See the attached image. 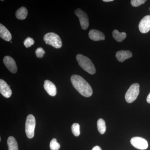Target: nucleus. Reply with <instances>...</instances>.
Segmentation results:
<instances>
[{
	"instance_id": "obj_10",
	"label": "nucleus",
	"mask_w": 150,
	"mask_h": 150,
	"mask_svg": "<svg viewBox=\"0 0 150 150\" xmlns=\"http://www.w3.org/2000/svg\"><path fill=\"white\" fill-rule=\"evenodd\" d=\"M0 93L6 98L10 97L12 93L10 86L8 85L5 81L2 79L0 80Z\"/></svg>"
},
{
	"instance_id": "obj_23",
	"label": "nucleus",
	"mask_w": 150,
	"mask_h": 150,
	"mask_svg": "<svg viewBox=\"0 0 150 150\" xmlns=\"http://www.w3.org/2000/svg\"><path fill=\"white\" fill-rule=\"evenodd\" d=\"M45 54V51L42 48H38L35 51V54L38 58H42Z\"/></svg>"
},
{
	"instance_id": "obj_8",
	"label": "nucleus",
	"mask_w": 150,
	"mask_h": 150,
	"mask_svg": "<svg viewBox=\"0 0 150 150\" xmlns=\"http://www.w3.org/2000/svg\"><path fill=\"white\" fill-rule=\"evenodd\" d=\"M3 62L8 69L13 74H16L17 71V67L15 61L12 57L6 56L3 59Z\"/></svg>"
},
{
	"instance_id": "obj_16",
	"label": "nucleus",
	"mask_w": 150,
	"mask_h": 150,
	"mask_svg": "<svg viewBox=\"0 0 150 150\" xmlns=\"http://www.w3.org/2000/svg\"><path fill=\"white\" fill-rule=\"evenodd\" d=\"M112 37L115 40L121 42L123 41L126 37V33L125 32H119L117 30H114L112 32Z\"/></svg>"
},
{
	"instance_id": "obj_22",
	"label": "nucleus",
	"mask_w": 150,
	"mask_h": 150,
	"mask_svg": "<svg viewBox=\"0 0 150 150\" xmlns=\"http://www.w3.org/2000/svg\"><path fill=\"white\" fill-rule=\"evenodd\" d=\"M145 0H131V4L134 7H139L146 2Z\"/></svg>"
},
{
	"instance_id": "obj_15",
	"label": "nucleus",
	"mask_w": 150,
	"mask_h": 150,
	"mask_svg": "<svg viewBox=\"0 0 150 150\" xmlns=\"http://www.w3.org/2000/svg\"><path fill=\"white\" fill-rule=\"evenodd\" d=\"M28 12L27 8L25 7H21L18 9L16 13V16L18 19L24 20L26 18Z\"/></svg>"
},
{
	"instance_id": "obj_9",
	"label": "nucleus",
	"mask_w": 150,
	"mask_h": 150,
	"mask_svg": "<svg viewBox=\"0 0 150 150\" xmlns=\"http://www.w3.org/2000/svg\"><path fill=\"white\" fill-rule=\"evenodd\" d=\"M140 32L146 33L150 30V16H145L140 21L139 25Z\"/></svg>"
},
{
	"instance_id": "obj_5",
	"label": "nucleus",
	"mask_w": 150,
	"mask_h": 150,
	"mask_svg": "<svg viewBox=\"0 0 150 150\" xmlns=\"http://www.w3.org/2000/svg\"><path fill=\"white\" fill-rule=\"evenodd\" d=\"M25 131L28 138L32 139L34 136L35 126V119L33 115L30 114L26 118Z\"/></svg>"
},
{
	"instance_id": "obj_20",
	"label": "nucleus",
	"mask_w": 150,
	"mask_h": 150,
	"mask_svg": "<svg viewBox=\"0 0 150 150\" xmlns=\"http://www.w3.org/2000/svg\"><path fill=\"white\" fill-rule=\"evenodd\" d=\"M50 148L51 150H59L60 149V145L56 139H53L51 140L50 144Z\"/></svg>"
},
{
	"instance_id": "obj_3",
	"label": "nucleus",
	"mask_w": 150,
	"mask_h": 150,
	"mask_svg": "<svg viewBox=\"0 0 150 150\" xmlns=\"http://www.w3.org/2000/svg\"><path fill=\"white\" fill-rule=\"evenodd\" d=\"M46 44L51 45L56 48H60L62 47V40L59 35L54 33H46L43 37Z\"/></svg>"
},
{
	"instance_id": "obj_4",
	"label": "nucleus",
	"mask_w": 150,
	"mask_h": 150,
	"mask_svg": "<svg viewBox=\"0 0 150 150\" xmlns=\"http://www.w3.org/2000/svg\"><path fill=\"white\" fill-rule=\"evenodd\" d=\"M140 86L138 83L131 85L125 94V99L127 102L131 103L135 101L139 94Z\"/></svg>"
},
{
	"instance_id": "obj_25",
	"label": "nucleus",
	"mask_w": 150,
	"mask_h": 150,
	"mask_svg": "<svg viewBox=\"0 0 150 150\" xmlns=\"http://www.w3.org/2000/svg\"><path fill=\"white\" fill-rule=\"evenodd\" d=\"M146 100L148 103H150V93L148 95L147 97Z\"/></svg>"
},
{
	"instance_id": "obj_2",
	"label": "nucleus",
	"mask_w": 150,
	"mask_h": 150,
	"mask_svg": "<svg viewBox=\"0 0 150 150\" xmlns=\"http://www.w3.org/2000/svg\"><path fill=\"white\" fill-rule=\"evenodd\" d=\"M76 59L78 64L84 70L90 74H94L96 72L95 67L91 60L82 54H78Z\"/></svg>"
},
{
	"instance_id": "obj_17",
	"label": "nucleus",
	"mask_w": 150,
	"mask_h": 150,
	"mask_svg": "<svg viewBox=\"0 0 150 150\" xmlns=\"http://www.w3.org/2000/svg\"><path fill=\"white\" fill-rule=\"evenodd\" d=\"M8 150H18V145L16 139L13 137H8L7 140Z\"/></svg>"
},
{
	"instance_id": "obj_13",
	"label": "nucleus",
	"mask_w": 150,
	"mask_h": 150,
	"mask_svg": "<svg viewBox=\"0 0 150 150\" xmlns=\"http://www.w3.org/2000/svg\"><path fill=\"white\" fill-rule=\"evenodd\" d=\"M132 53L130 51H118L116 52L115 57L118 62H123L125 60L131 58L132 56Z\"/></svg>"
},
{
	"instance_id": "obj_7",
	"label": "nucleus",
	"mask_w": 150,
	"mask_h": 150,
	"mask_svg": "<svg viewBox=\"0 0 150 150\" xmlns=\"http://www.w3.org/2000/svg\"><path fill=\"white\" fill-rule=\"evenodd\" d=\"M131 143L134 147L139 149L145 150L148 147L147 141L142 137H133L131 139Z\"/></svg>"
},
{
	"instance_id": "obj_26",
	"label": "nucleus",
	"mask_w": 150,
	"mask_h": 150,
	"mask_svg": "<svg viewBox=\"0 0 150 150\" xmlns=\"http://www.w3.org/2000/svg\"><path fill=\"white\" fill-rule=\"evenodd\" d=\"M113 0H103V2H109L113 1Z\"/></svg>"
},
{
	"instance_id": "obj_6",
	"label": "nucleus",
	"mask_w": 150,
	"mask_h": 150,
	"mask_svg": "<svg viewBox=\"0 0 150 150\" xmlns=\"http://www.w3.org/2000/svg\"><path fill=\"white\" fill-rule=\"evenodd\" d=\"M75 14L79 18L81 27L83 30H86L89 26V19L85 12L80 8L75 11Z\"/></svg>"
},
{
	"instance_id": "obj_11",
	"label": "nucleus",
	"mask_w": 150,
	"mask_h": 150,
	"mask_svg": "<svg viewBox=\"0 0 150 150\" xmlns=\"http://www.w3.org/2000/svg\"><path fill=\"white\" fill-rule=\"evenodd\" d=\"M88 36L93 41H100L105 39V36L103 33L97 30L92 29L90 30Z\"/></svg>"
},
{
	"instance_id": "obj_24",
	"label": "nucleus",
	"mask_w": 150,
	"mask_h": 150,
	"mask_svg": "<svg viewBox=\"0 0 150 150\" xmlns=\"http://www.w3.org/2000/svg\"><path fill=\"white\" fill-rule=\"evenodd\" d=\"M92 150H102V149H101V148L99 146H96L94 147Z\"/></svg>"
},
{
	"instance_id": "obj_12",
	"label": "nucleus",
	"mask_w": 150,
	"mask_h": 150,
	"mask_svg": "<svg viewBox=\"0 0 150 150\" xmlns=\"http://www.w3.org/2000/svg\"><path fill=\"white\" fill-rule=\"evenodd\" d=\"M44 88L49 95L54 96L56 95L57 90L56 86L51 81L46 80L44 83Z\"/></svg>"
},
{
	"instance_id": "obj_14",
	"label": "nucleus",
	"mask_w": 150,
	"mask_h": 150,
	"mask_svg": "<svg viewBox=\"0 0 150 150\" xmlns=\"http://www.w3.org/2000/svg\"><path fill=\"white\" fill-rule=\"evenodd\" d=\"M0 36L6 41H11L12 39V35L11 33L1 23L0 24Z\"/></svg>"
},
{
	"instance_id": "obj_1",
	"label": "nucleus",
	"mask_w": 150,
	"mask_h": 150,
	"mask_svg": "<svg viewBox=\"0 0 150 150\" xmlns=\"http://www.w3.org/2000/svg\"><path fill=\"white\" fill-rule=\"evenodd\" d=\"M71 82L74 88L81 95L89 97L93 94L91 87L81 76L79 75H73L71 78Z\"/></svg>"
},
{
	"instance_id": "obj_21",
	"label": "nucleus",
	"mask_w": 150,
	"mask_h": 150,
	"mask_svg": "<svg viewBox=\"0 0 150 150\" xmlns=\"http://www.w3.org/2000/svg\"><path fill=\"white\" fill-rule=\"evenodd\" d=\"M34 43V40L32 38L30 37H28L25 40L24 45L27 48H29L33 45Z\"/></svg>"
},
{
	"instance_id": "obj_18",
	"label": "nucleus",
	"mask_w": 150,
	"mask_h": 150,
	"mask_svg": "<svg viewBox=\"0 0 150 150\" xmlns=\"http://www.w3.org/2000/svg\"><path fill=\"white\" fill-rule=\"evenodd\" d=\"M97 128L100 134H103L106 131V126L104 120L102 118H100L97 122Z\"/></svg>"
},
{
	"instance_id": "obj_19",
	"label": "nucleus",
	"mask_w": 150,
	"mask_h": 150,
	"mask_svg": "<svg viewBox=\"0 0 150 150\" xmlns=\"http://www.w3.org/2000/svg\"><path fill=\"white\" fill-rule=\"evenodd\" d=\"M71 131L73 134L76 137H78L80 134V125L79 123H74L72 125Z\"/></svg>"
}]
</instances>
